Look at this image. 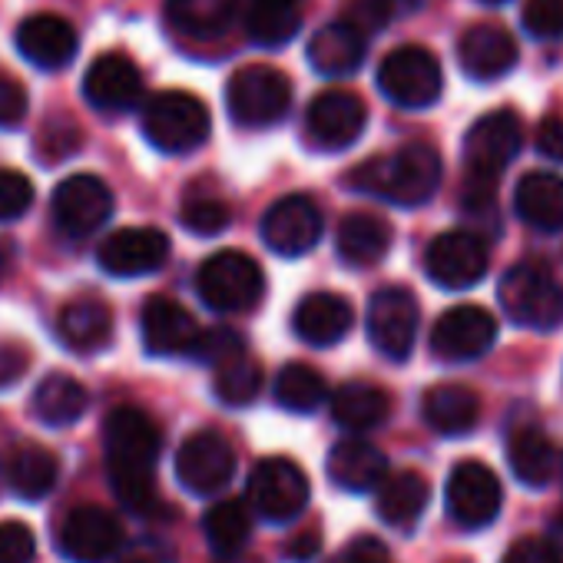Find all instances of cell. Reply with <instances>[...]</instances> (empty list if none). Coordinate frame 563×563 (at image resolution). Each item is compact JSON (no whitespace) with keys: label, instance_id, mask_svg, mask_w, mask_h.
I'll list each match as a JSON object with an SVG mask.
<instances>
[{"label":"cell","instance_id":"42","mask_svg":"<svg viewBox=\"0 0 563 563\" xmlns=\"http://www.w3.org/2000/svg\"><path fill=\"white\" fill-rule=\"evenodd\" d=\"M520 24L537 41L563 37V0H527L520 11Z\"/></svg>","mask_w":563,"mask_h":563},{"label":"cell","instance_id":"32","mask_svg":"<svg viewBox=\"0 0 563 563\" xmlns=\"http://www.w3.org/2000/svg\"><path fill=\"white\" fill-rule=\"evenodd\" d=\"M90 405V395L87 388L70 378V375H47L37 388H34V398H31V415L47 424V428H70L84 418Z\"/></svg>","mask_w":563,"mask_h":563},{"label":"cell","instance_id":"11","mask_svg":"<svg viewBox=\"0 0 563 563\" xmlns=\"http://www.w3.org/2000/svg\"><path fill=\"white\" fill-rule=\"evenodd\" d=\"M500 477L481 461H461L448 477V514L464 530L490 527L500 514Z\"/></svg>","mask_w":563,"mask_h":563},{"label":"cell","instance_id":"7","mask_svg":"<svg viewBox=\"0 0 563 563\" xmlns=\"http://www.w3.org/2000/svg\"><path fill=\"white\" fill-rule=\"evenodd\" d=\"M378 90L401 110H428L444 90V70L431 51L408 44L382 60Z\"/></svg>","mask_w":563,"mask_h":563},{"label":"cell","instance_id":"57","mask_svg":"<svg viewBox=\"0 0 563 563\" xmlns=\"http://www.w3.org/2000/svg\"><path fill=\"white\" fill-rule=\"evenodd\" d=\"M484 4H504V0H484Z\"/></svg>","mask_w":563,"mask_h":563},{"label":"cell","instance_id":"10","mask_svg":"<svg viewBox=\"0 0 563 563\" xmlns=\"http://www.w3.org/2000/svg\"><path fill=\"white\" fill-rule=\"evenodd\" d=\"M487 242L474 232L454 229V232H441L424 255V268L431 275L434 286L448 289V292H464L474 289L477 282L487 275Z\"/></svg>","mask_w":563,"mask_h":563},{"label":"cell","instance_id":"3","mask_svg":"<svg viewBox=\"0 0 563 563\" xmlns=\"http://www.w3.org/2000/svg\"><path fill=\"white\" fill-rule=\"evenodd\" d=\"M212 120L199 97L186 90H163L143 107V136L169 156L199 150L209 140Z\"/></svg>","mask_w":563,"mask_h":563},{"label":"cell","instance_id":"52","mask_svg":"<svg viewBox=\"0 0 563 563\" xmlns=\"http://www.w3.org/2000/svg\"><path fill=\"white\" fill-rule=\"evenodd\" d=\"M319 550V537L316 533H306V537H299V540H292V556H299V560H309L312 553Z\"/></svg>","mask_w":563,"mask_h":563},{"label":"cell","instance_id":"36","mask_svg":"<svg viewBox=\"0 0 563 563\" xmlns=\"http://www.w3.org/2000/svg\"><path fill=\"white\" fill-rule=\"evenodd\" d=\"M60 477V461L51 448L44 444H18L11 461H8V481L24 500H41L57 487Z\"/></svg>","mask_w":563,"mask_h":563},{"label":"cell","instance_id":"37","mask_svg":"<svg viewBox=\"0 0 563 563\" xmlns=\"http://www.w3.org/2000/svg\"><path fill=\"white\" fill-rule=\"evenodd\" d=\"M302 27V0H249L245 31L258 47L289 44Z\"/></svg>","mask_w":563,"mask_h":563},{"label":"cell","instance_id":"49","mask_svg":"<svg viewBox=\"0 0 563 563\" xmlns=\"http://www.w3.org/2000/svg\"><path fill=\"white\" fill-rule=\"evenodd\" d=\"M500 563H560V556H556V550H553L550 540L527 537V540H517Z\"/></svg>","mask_w":563,"mask_h":563},{"label":"cell","instance_id":"22","mask_svg":"<svg viewBox=\"0 0 563 563\" xmlns=\"http://www.w3.org/2000/svg\"><path fill=\"white\" fill-rule=\"evenodd\" d=\"M18 51L37 70H60L77 57L80 37L60 14H31L18 27Z\"/></svg>","mask_w":563,"mask_h":563},{"label":"cell","instance_id":"51","mask_svg":"<svg viewBox=\"0 0 563 563\" xmlns=\"http://www.w3.org/2000/svg\"><path fill=\"white\" fill-rule=\"evenodd\" d=\"M31 365V355L21 345H0V388H11L18 378H24Z\"/></svg>","mask_w":563,"mask_h":563},{"label":"cell","instance_id":"13","mask_svg":"<svg viewBox=\"0 0 563 563\" xmlns=\"http://www.w3.org/2000/svg\"><path fill=\"white\" fill-rule=\"evenodd\" d=\"M418 302L408 289L385 286L368 302V339L388 362H405L418 339Z\"/></svg>","mask_w":563,"mask_h":563},{"label":"cell","instance_id":"53","mask_svg":"<svg viewBox=\"0 0 563 563\" xmlns=\"http://www.w3.org/2000/svg\"><path fill=\"white\" fill-rule=\"evenodd\" d=\"M550 543H553V550H556V556L563 563V514H556L553 523H550Z\"/></svg>","mask_w":563,"mask_h":563},{"label":"cell","instance_id":"2","mask_svg":"<svg viewBox=\"0 0 563 563\" xmlns=\"http://www.w3.org/2000/svg\"><path fill=\"white\" fill-rule=\"evenodd\" d=\"M441 176L444 166L438 150L428 143H408L391 156L365 159L358 169H352L349 183L358 192L382 196L395 206H424L438 192Z\"/></svg>","mask_w":563,"mask_h":563},{"label":"cell","instance_id":"1","mask_svg":"<svg viewBox=\"0 0 563 563\" xmlns=\"http://www.w3.org/2000/svg\"><path fill=\"white\" fill-rule=\"evenodd\" d=\"M107 474L113 494L130 510H150L156 504V461L163 434L156 421L140 408H117L103 424Z\"/></svg>","mask_w":563,"mask_h":563},{"label":"cell","instance_id":"24","mask_svg":"<svg viewBox=\"0 0 563 563\" xmlns=\"http://www.w3.org/2000/svg\"><path fill=\"white\" fill-rule=\"evenodd\" d=\"M352 322H355L352 306L342 296H335V292H312V296H306L296 306V316H292L296 335L306 345H316V349L339 345L352 332Z\"/></svg>","mask_w":563,"mask_h":563},{"label":"cell","instance_id":"27","mask_svg":"<svg viewBox=\"0 0 563 563\" xmlns=\"http://www.w3.org/2000/svg\"><path fill=\"white\" fill-rule=\"evenodd\" d=\"M507 461H510L514 477L520 484H527V487H547L556 477V471H560L556 448L547 438V431L537 428V424H520V428L510 431V438H507Z\"/></svg>","mask_w":563,"mask_h":563},{"label":"cell","instance_id":"30","mask_svg":"<svg viewBox=\"0 0 563 563\" xmlns=\"http://www.w3.org/2000/svg\"><path fill=\"white\" fill-rule=\"evenodd\" d=\"M57 335L74 352H97L113 339V312L100 299H74L57 316Z\"/></svg>","mask_w":563,"mask_h":563},{"label":"cell","instance_id":"55","mask_svg":"<svg viewBox=\"0 0 563 563\" xmlns=\"http://www.w3.org/2000/svg\"><path fill=\"white\" fill-rule=\"evenodd\" d=\"M123 563H159L156 556H150V553H133V556H126Z\"/></svg>","mask_w":563,"mask_h":563},{"label":"cell","instance_id":"8","mask_svg":"<svg viewBox=\"0 0 563 563\" xmlns=\"http://www.w3.org/2000/svg\"><path fill=\"white\" fill-rule=\"evenodd\" d=\"M520 146H523V123L514 110H494L481 117L464 136L467 179L497 186L500 173L517 159Z\"/></svg>","mask_w":563,"mask_h":563},{"label":"cell","instance_id":"15","mask_svg":"<svg viewBox=\"0 0 563 563\" xmlns=\"http://www.w3.org/2000/svg\"><path fill=\"white\" fill-rule=\"evenodd\" d=\"M365 126H368L365 100L352 90H325L322 97L312 100V107L306 113L309 143L325 153L349 150L352 143H358Z\"/></svg>","mask_w":563,"mask_h":563},{"label":"cell","instance_id":"56","mask_svg":"<svg viewBox=\"0 0 563 563\" xmlns=\"http://www.w3.org/2000/svg\"><path fill=\"white\" fill-rule=\"evenodd\" d=\"M225 563H242L239 556H225Z\"/></svg>","mask_w":563,"mask_h":563},{"label":"cell","instance_id":"47","mask_svg":"<svg viewBox=\"0 0 563 563\" xmlns=\"http://www.w3.org/2000/svg\"><path fill=\"white\" fill-rule=\"evenodd\" d=\"M24 117H27V90L14 77L0 74V126L11 130L24 123Z\"/></svg>","mask_w":563,"mask_h":563},{"label":"cell","instance_id":"19","mask_svg":"<svg viewBox=\"0 0 563 563\" xmlns=\"http://www.w3.org/2000/svg\"><path fill=\"white\" fill-rule=\"evenodd\" d=\"M57 540L64 556L74 563H107L123 543V527L110 510L84 504L64 517Z\"/></svg>","mask_w":563,"mask_h":563},{"label":"cell","instance_id":"39","mask_svg":"<svg viewBox=\"0 0 563 563\" xmlns=\"http://www.w3.org/2000/svg\"><path fill=\"white\" fill-rule=\"evenodd\" d=\"M272 395L278 408L292 415H312L329 398V385L312 365H286L272 382Z\"/></svg>","mask_w":563,"mask_h":563},{"label":"cell","instance_id":"6","mask_svg":"<svg viewBox=\"0 0 563 563\" xmlns=\"http://www.w3.org/2000/svg\"><path fill=\"white\" fill-rule=\"evenodd\" d=\"M225 107L232 123L245 130L275 126L278 120H286L292 107V84L282 70L265 64L242 67L239 74H232L225 87Z\"/></svg>","mask_w":563,"mask_h":563},{"label":"cell","instance_id":"54","mask_svg":"<svg viewBox=\"0 0 563 563\" xmlns=\"http://www.w3.org/2000/svg\"><path fill=\"white\" fill-rule=\"evenodd\" d=\"M424 4V0H395V8L398 11H415V8H421Z\"/></svg>","mask_w":563,"mask_h":563},{"label":"cell","instance_id":"58","mask_svg":"<svg viewBox=\"0 0 563 563\" xmlns=\"http://www.w3.org/2000/svg\"><path fill=\"white\" fill-rule=\"evenodd\" d=\"M560 481H563V457H560Z\"/></svg>","mask_w":563,"mask_h":563},{"label":"cell","instance_id":"23","mask_svg":"<svg viewBox=\"0 0 563 563\" xmlns=\"http://www.w3.org/2000/svg\"><path fill=\"white\" fill-rule=\"evenodd\" d=\"M457 64L477 84L500 80L517 64V41L504 27H497V24H477V27L461 34V41H457Z\"/></svg>","mask_w":563,"mask_h":563},{"label":"cell","instance_id":"41","mask_svg":"<svg viewBox=\"0 0 563 563\" xmlns=\"http://www.w3.org/2000/svg\"><path fill=\"white\" fill-rule=\"evenodd\" d=\"M179 219H183V225H186L192 235L209 239V235L225 232L232 212H229V206H225L222 199H216V196H196V199H189V202L183 206Z\"/></svg>","mask_w":563,"mask_h":563},{"label":"cell","instance_id":"45","mask_svg":"<svg viewBox=\"0 0 563 563\" xmlns=\"http://www.w3.org/2000/svg\"><path fill=\"white\" fill-rule=\"evenodd\" d=\"M398 14L395 0H349V21L365 34H378Z\"/></svg>","mask_w":563,"mask_h":563},{"label":"cell","instance_id":"9","mask_svg":"<svg viewBox=\"0 0 563 563\" xmlns=\"http://www.w3.org/2000/svg\"><path fill=\"white\" fill-rule=\"evenodd\" d=\"M309 477L306 471L289 457H265L249 474V504L262 520L289 523L296 520L309 504Z\"/></svg>","mask_w":563,"mask_h":563},{"label":"cell","instance_id":"35","mask_svg":"<svg viewBox=\"0 0 563 563\" xmlns=\"http://www.w3.org/2000/svg\"><path fill=\"white\" fill-rule=\"evenodd\" d=\"M391 415V398L372 382H349L332 395V418L345 431H372Z\"/></svg>","mask_w":563,"mask_h":563},{"label":"cell","instance_id":"5","mask_svg":"<svg viewBox=\"0 0 563 563\" xmlns=\"http://www.w3.org/2000/svg\"><path fill=\"white\" fill-rule=\"evenodd\" d=\"M196 292L199 299L222 316L249 312L262 302L265 292V275L258 262L245 252L225 249L209 255L196 272Z\"/></svg>","mask_w":563,"mask_h":563},{"label":"cell","instance_id":"25","mask_svg":"<svg viewBox=\"0 0 563 563\" xmlns=\"http://www.w3.org/2000/svg\"><path fill=\"white\" fill-rule=\"evenodd\" d=\"M325 471H329V481L339 490L368 494V490H378V484L388 477V457L372 441L349 438V441H339L329 451Z\"/></svg>","mask_w":563,"mask_h":563},{"label":"cell","instance_id":"20","mask_svg":"<svg viewBox=\"0 0 563 563\" xmlns=\"http://www.w3.org/2000/svg\"><path fill=\"white\" fill-rule=\"evenodd\" d=\"M140 329H143V345L150 355H159V358H176V355H189L196 352L199 339H202V329L199 322L173 299L166 296H156L143 306V319H140Z\"/></svg>","mask_w":563,"mask_h":563},{"label":"cell","instance_id":"40","mask_svg":"<svg viewBox=\"0 0 563 563\" xmlns=\"http://www.w3.org/2000/svg\"><path fill=\"white\" fill-rule=\"evenodd\" d=\"M212 388H216V398L229 408L252 405L262 391V365L245 349H239L216 365Z\"/></svg>","mask_w":563,"mask_h":563},{"label":"cell","instance_id":"44","mask_svg":"<svg viewBox=\"0 0 563 563\" xmlns=\"http://www.w3.org/2000/svg\"><path fill=\"white\" fill-rule=\"evenodd\" d=\"M34 553H37V537L27 523L21 520L0 523V563H34Z\"/></svg>","mask_w":563,"mask_h":563},{"label":"cell","instance_id":"18","mask_svg":"<svg viewBox=\"0 0 563 563\" xmlns=\"http://www.w3.org/2000/svg\"><path fill=\"white\" fill-rule=\"evenodd\" d=\"M497 342V322L487 309L457 306L444 312L431 329V352L441 362H474Z\"/></svg>","mask_w":563,"mask_h":563},{"label":"cell","instance_id":"26","mask_svg":"<svg viewBox=\"0 0 563 563\" xmlns=\"http://www.w3.org/2000/svg\"><path fill=\"white\" fill-rule=\"evenodd\" d=\"M368 51V34L349 18L332 21L309 41V64L325 77H349L362 67Z\"/></svg>","mask_w":563,"mask_h":563},{"label":"cell","instance_id":"43","mask_svg":"<svg viewBox=\"0 0 563 563\" xmlns=\"http://www.w3.org/2000/svg\"><path fill=\"white\" fill-rule=\"evenodd\" d=\"M34 206V183L18 169H0V222L21 219Z\"/></svg>","mask_w":563,"mask_h":563},{"label":"cell","instance_id":"4","mask_svg":"<svg viewBox=\"0 0 563 563\" xmlns=\"http://www.w3.org/2000/svg\"><path fill=\"white\" fill-rule=\"evenodd\" d=\"M497 299L507 319L520 329L553 332L563 325V286L543 265H530V262L514 265L500 278Z\"/></svg>","mask_w":563,"mask_h":563},{"label":"cell","instance_id":"21","mask_svg":"<svg viewBox=\"0 0 563 563\" xmlns=\"http://www.w3.org/2000/svg\"><path fill=\"white\" fill-rule=\"evenodd\" d=\"M84 97L103 113H126L143 100V74L123 54H103L84 77Z\"/></svg>","mask_w":563,"mask_h":563},{"label":"cell","instance_id":"48","mask_svg":"<svg viewBox=\"0 0 563 563\" xmlns=\"http://www.w3.org/2000/svg\"><path fill=\"white\" fill-rule=\"evenodd\" d=\"M332 563H391L388 550L382 540L375 537H355L339 556H332Z\"/></svg>","mask_w":563,"mask_h":563},{"label":"cell","instance_id":"31","mask_svg":"<svg viewBox=\"0 0 563 563\" xmlns=\"http://www.w3.org/2000/svg\"><path fill=\"white\" fill-rule=\"evenodd\" d=\"M391 222L375 212H349L339 222L335 249L349 265H375L391 249Z\"/></svg>","mask_w":563,"mask_h":563},{"label":"cell","instance_id":"34","mask_svg":"<svg viewBox=\"0 0 563 563\" xmlns=\"http://www.w3.org/2000/svg\"><path fill=\"white\" fill-rule=\"evenodd\" d=\"M375 510L378 517L388 523V527H398V530H408L415 527V520L424 514L428 507V497H431V487L428 481L418 474V471H401V474H391L378 484L375 490Z\"/></svg>","mask_w":563,"mask_h":563},{"label":"cell","instance_id":"50","mask_svg":"<svg viewBox=\"0 0 563 563\" xmlns=\"http://www.w3.org/2000/svg\"><path fill=\"white\" fill-rule=\"evenodd\" d=\"M533 140H537V150H540L547 159L563 163V117H547V120H540Z\"/></svg>","mask_w":563,"mask_h":563},{"label":"cell","instance_id":"29","mask_svg":"<svg viewBox=\"0 0 563 563\" xmlns=\"http://www.w3.org/2000/svg\"><path fill=\"white\" fill-rule=\"evenodd\" d=\"M424 421L448 438L471 434L481 421V398L467 385H434L421 401Z\"/></svg>","mask_w":563,"mask_h":563},{"label":"cell","instance_id":"28","mask_svg":"<svg viewBox=\"0 0 563 563\" xmlns=\"http://www.w3.org/2000/svg\"><path fill=\"white\" fill-rule=\"evenodd\" d=\"M514 212L537 232L563 229V179L556 173H527L514 189Z\"/></svg>","mask_w":563,"mask_h":563},{"label":"cell","instance_id":"12","mask_svg":"<svg viewBox=\"0 0 563 563\" xmlns=\"http://www.w3.org/2000/svg\"><path fill=\"white\" fill-rule=\"evenodd\" d=\"M235 474V451L219 431H196L176 451V481L196 494L212 497L219 494Z\"/></svg>","mask_w":563,"mask_h":563},{"label":"cell","instance_id":"33","mask_svg":"<svg viewBox=\"0 0 563 563\" xmlns=\"http://www.w3.org/2000/svg\"><path fill=\"white\" fill-rule=\"evenodd\" d=\"M239 14V0H166V21L189 41L222 37Z\"/></svg>","mask_w":563,"mask_h":563},{"label":"cell","instance_id":"14","mask_svg":"<svg viewBox=\"0 0 563 563\" xmlns=\"http://www.w3.org/2000/svg\"><path fill=\"white\" fill-rule=\"evenodd\" d=\"M325 219L309 196H282L262 216V242L275 255H306L319 245Z\"/></svg>","mask_w":563,"mask_h":563},{"label":"cell","instance_id":"17","mask_svg":"<svg viewBox=\"0 0 563 563\" xmlns=\"http://www.w3.org/2000/svg\"><path fill=\"white\" fill-rule=\"evenodd\" d=\"M169 258V235L163 229L153 225H130V229H117L110 232L100 249H97V262L107 275L117 278H136V275H150L156 272L163 262Z\"/></svg>","mask_w":563,"mask_h":563},{"label":"cell","instance_id":"38","mask_svg":"<svg viewBox=\"0 0 563 563\" xmlns=\"http://www.w3.org/2000/svg\"><path fill=\"white\" fill-rule=\"evenodd\" d=\"M202 533L209 540V547L225 560V556H239L252 537V517L249 507L242 500H219L206 510L202 517Z\"/></svg>","mask_w":563,"mask_h":563},{"label":"cell","instance_id":"46","mask_svg":"<svg viewBox=\"0 0 563 563\" xmlns=\"http://www.w3.org/2000/svg\"><path fill=\"white\" fill-rule=\"evenodd\" d=\"M239 349H245V342H242L232 329H209V332H202V339H199L192 358L216 368L222 358H229V355L239 352Z\"/></svg>","mask_w":563,"mask_h":563},{"label":"cell","instance_id":"16","mask_svg":"<svg viewBox=\"0 0 563 563\" xmlns=\"http://www.w3.org/2000/svg\"><path fill=\"white\" fill-rule=\"evenodd\" d=\"M51 209L64 235L84 239V235H93L113 216V192L100 176L77 173L54 189Z\"/></svg>","mask_w":563,"mask_h":563}]
</instances>
